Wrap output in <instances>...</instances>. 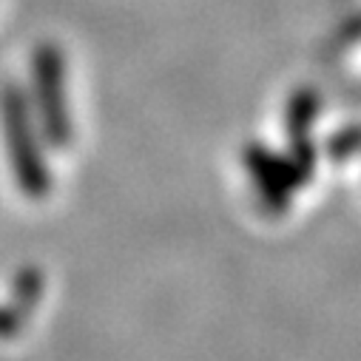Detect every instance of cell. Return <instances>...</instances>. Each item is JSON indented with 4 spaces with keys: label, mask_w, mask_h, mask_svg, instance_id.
Listing matches in <instances>:
<instances>
[{
    "label": "cell",
    "mask_w": 361,
    "mask_h": 361,
    "mask_svg": "<svg viewBox=\"0 0 361 361\" xmlns=\"http://www.w3.org/2000/svg\"><path fill=\"white\" fill-rule=\"evenodd\" d=\"M0 114H4V134H6V151L12 159L15 179L26 197L40 200L49 191V171L43 151L37 145V134L29 117V109L20 97L18 88H9L0 103Z\"/></svg>",
    "instance_id": "cell-1"
},
{
    "label": "cell",
    "mask_w": 361,
    "mask_h": 361,
    "mask_svg": "<svg viewBox=\"0 0 361 361\" xmlns=\"http://www.w3.org/2000/svg\"><path fill=\"white\" fill-rule=\"evenodd\" d=\"M35 94H37V114L46 137L63 145L68 140V114H66V94H63V60L57 49L37 51Z\"/></svg>",
    "instance_id": "cell-2"
}]
</instances>
